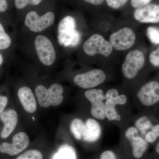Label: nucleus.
Instances as JSON below:
<instances>
[{"label":"nucleus","instance_id":"1","mask_svg":"<svg viewBox=\"0 0 159 159\" xmlns=\"http://www.w3.org/2000/svg\"><path fill=\"white\" fill-rule=\"evenodd\" d=\"M75 19L68 16L60 22L57 29V40L61 46L65 48L75 47L80 41V34L76 29Z\"/></svg>","mask_w":159,"mask_h":159},{"label":"nucleus","instance_id":"2","mask_svg":"<svg viewBox=\"0 0 159 159\" xmlns=\"http://www.w3.org/2000/svg\"><path fill=\"white\" fill-rule=\"evenodd\" d=\"M64 89L60 84H54L47 89L42 85H39L35 89L38 102L40 106L48 108L51 106H57L63 100Z\"/></svg>","mask_w":159,"mask_h":159},{"label":"nucleus","instance_id":"3","mask_svg":"<svg viewBox=\"0 0 159 159\" xmlns=\"http://www.w3.org/2000/svg\"><path fill=\"white\" fill-rule=\"evenodd\" d=\"M145 63V56L142 51L138 50L130 51L126 55L122 63V74L127 79H134L142 70Z\"/></svg>","mask_w":159,"mask_h":159},{"label":"nucleus","instance_id":"4","mask_svg":"<svg viewBox=\"0 0 159 159\" xmlns=\"http://www.w3.org/2000/svg\"><path fill=\"white\" fill-rule=\"evenodd\" d=\"M83 51L87 55L93 56L97 54L107 57L113 51L112 46L109 42L99 34H94L85 41Z\"/></svg>","mask_w":159,"mask_h":159},{"label":"nucleus","instance_id":"5","mask_svg":"<svg viewBox=\"0 0 159 159\" xmlns=\"http://www.w3.org/2000/svg\"><path fill=\"white\" fill-rule=\"evenodd\" d=\"M84 96L90 102L92 116L99 121L105 120V97L103 90L101 89H89L86 91Z\"/></svg>","mask_w":159,"mask_h":159},{"label":"nucleus","instance_id":"6","mask_svg":"<svg viewBox=\"0 0 159 159\" xmlns=\"http://www.w3.org/2000/svg\"><path fill=\"white\" fill-rule=\"evenodd\" d=\"M34 45L41 62L45 66L52 65L56 59V54L51 41L44 35H38L34 40Z\"/></svg>","mask_w":159,"mask_h":159},{"label":"nucleus","instance_id":"7","mask_svg":"<svg viewBox=\"0 0 159 159\" xmlns=\"http://www.w3.org/2000/svg\"><path fill=\"white\" fill-rule=\"evenodd\" d=\"M55 21L53 12L49 11L39 16L37 12L31 11L26 16L25 25L33 32H40L51 27Z\"/></svg>","mask_w":159,"mask_h":159},{"label":"nucleus","instance_id":"8","mask_svg":"<svg viewBox=\"0 0 159 159\" xmlns=\"http://www.w3.org/2000/svg\"><path fill=\"white\" fill-rule=\"evenodd\" d=\"M136 39V34L133 30L124 27L111 34L109 42L116 50L124 51L130 48L135 43Z\"/></svg>","mask_w":159,"mask_h":159},{"label":"nucleus","instance_id":"9","mask_svg":"<svg viewBox=\"0 0 159 159\" xmlns=\"http://www.w3.org/2000/svg\"><path fill=\"white\" fill-rule=\"evenodd\" d=\"M105 73L100 69H94L85 73L77 74L74 78L75 84L84 89H92L97 87L105 81Z\"/></svg>","mask_w":159,"mask_h":159},{"label":"nucleus","instance_id":"10","mask_svg":"<svg viewBox=\"0 0 159 159\" xmlns=\"http://www.w3.org/2000/svg\"><path fill=\"white\" fill-rule=\"evenodd\" d=\"M124 135L125 139L130 142L134 157L141 158L148 149V143L139 134L136 127L132 123L125 128Z\"/></svg>","mask_w":159,"mask_h":159},{"label":"nucleus","instance_id":"11","mask_svg":"<svg viewBox=\"0 0 159 159\" xmlns=\"http://www.w3.org/2000/svg\"><path fill=\"white\" fill-rule=\"evenodd\" d=\"M139 102L145 107H151L159 102V82L151 81L142 86L137 94Z\"/></svg>","mask_w":159,"mask_h":159},{"label":"nucleus","instance_id":"12","mask_svg":"<svg viewBox=\"0 0 159 159\" xmlns=\"http://www.w3.org/2000/svg\"><path fill=\"white\" fill-rule=\"evenodd\" d=\"M29 139L25 133H18L12 138L11 143L3 142L0 145V152L11 156L16 155L29 146Z\"/></svg>","mask_w":159,"mask_h":159},{"label":"nucleus","instance_id":"13","mask_svg":"<svg viewBox=\"0 0 159 159\" xmlns=\"http://www.w3.org/2000/svg\"><path fill=\"white\" fill-rule=\"evenodd\" d=\"M134 18L142 23H159V5L148 4L134 11Z\"/></svg>","mask_w":159,"mask_h":159},{"label":"nucleus","instance_id":"14","mask_svg":"<svg viewBox=\"0 0 159 159\" xmlns=\"http://www.w3.org/2000/svg\"><path fill=\"white\" fill-rule=\"evenodd\" d=\"M102 133V127L98 120L89 118L84 122L82 139L88 143H93L99 140Z\"/></svg>","mask_w":159,"mask_h":159},{"label":"nucleus","instance_id":"15","mask_svg":"<svg viewBox=\"0 0 159 159\" xmlns=\"http://www.w3.org/2000/svg\"><path fill=\"white\" fill-rule=\"evenodd\" d=\"M0 119L4 124L1 132V137L2 139H6L11 134L17 125V112L13 109L5 111L0 115Z\"/></svg>","mask_w":159,"mask_h":159},{"label":"nucleus","instance_id":"16","mask_svg":"<svg viewBox=\"0 0 159 159\" xmlns=\"http://www.w3.org/2000/svg\"><path fill=\"white\" fill-rule=\"evenodd\" d=\"M18 97L24 109L29 113H33L37 109V103L34 93L28 87L20 88L18 90Z\"/></svg>","mask_w":159,"mask_h":159},{"label":"nucleus","instance_id":"17","mask_svg":"<svg viewBox=\"0 0 159 159\" xmlns=\"http://www.w3.org/2000/svg\"><path fill=\"white\" fill-rule=\"evenodd\" d=\"M105 101L116 106H123L127 103L128 98L124 94L119 93L116 89H109L105 93Z\"/></svg>","mask_w":159,"mask_h":159},{"label":"nucleus","instance_id":"18","mask_svg":"<svg viewBox=\"0 0 159 159\" xmlns=\"http://www.w3.org/2000/svg\"><path fill=\"white\" fill-rule=\"evenodd\" d=\"M84 125V122L81 119L78 118L74 119L71 121L70 124V130L73 136L76 140L82 139Z\"/></svg>","mask_w":159,"mask_h":159},{"label":"nucleus","instance_id":"19","mask_svg":"<svg viewBox=\"0 0 159 159\" xmlns=\"http://www.w3.org/2000/svg\"><path fill=\"white\" fill-rule=\"evenodd\" d=\"M106 119L109 122H119L121 116L117 109L118 106L105 102Z\"/></svg>","mask_w":159,"mask_h":159},{"label":"nucleus","instance_id":"20","mask_svg":"<svg viewBox=\"0 0 159 159\" xmlns=\"http://www.w3.org/2000/svg\"><path fill=\"white\" fill-rule=\"evenodd\" d=\"M53 159H77V157L74 148L65 145L61 147Z\"/></svg>","mask_w":159,"mask_h":159},{"label":"nucleus","instance_id":"21","mask_svg":"<svg viewBox=\"0 0 159 159\" xmlns=\"http://www.w3.org/2000/svg\"><path fill=\"white\" fill-rule=\"evenodd\" d=\"M11 43V37L6 33L2 25L0 23V50L9 48Z\"/></svg>","mask_w":159,"mask_h":159},{"label":"nucleus","instance_id":"22","mask_svg":"<svg viewBox=\"0 0 159 159\" xmlns=\"http://www.w3.org/2000/svg\"><path fill=\"white\" fill-rule=\"evenodd\" d=\"M146 33L151 42L154 44H159V29L156 27H148Z\"/></svg>","mask_w":159,"mask_h":159},{"label":"nucleus","instance_id":"23","mask_svg":"<svg viewBox=\"0 0 159 159\" xmlns=\"http://www.w3.org/2000/svg\"><path fill=\"white\" fill-rule=\"evenodd\" d=\"M16 159H43V156L39 151L30 150L22 154Z\"/></svg>","mask_w":159,"mask_h":159},{"label":"nucleus","instance_id":"24","mask_svg":"<svg viewBox=\"0 0 159 159\" xmlns=\"http://www.w3.org/2000/svg\"><path fill=\"white\" fill-rule=\"evenodd\" d=\"M109 7L113 9H119L125 6L128 0H106Z\"/></svg>","mask_w":159,"mask_h":159},{"label":"nucleus","instance_id":"25","mask_svg":"<svg viewBox=\"0 0 159 159\" xmlns=\"http://www.w3.org/2000/svg\"><path fill=\"white\" fill-rule=\"evenodd\" d=\"M149 60L152 65L159 67V47L149 54Z\"/></svg>","mask_w":159,"mask_h":159},{"label":"nucleus","instance_id":"26","mask_svg":"<svg viewBox=\"0 0 159 159\" xmlns=\"http://www.w3.org/2000/svg\"><path fill=\"white\" fill-rule=\"evenodd\" d=\"M152 0H130L131 5L134 8H140L148 5Z\"/></svg>","mask_w":159,"mask_h":159},{"label":"nucleus","instance_id":"27","mask_svg":"<svg viewBox=\"0 0 159 159\" xmlns=\"http://www.w3.org/2000/svg\"><path fill=\"white\" fill-rule=\"evenodd\" d=\"M158 137L152 131L151 129L148 131L144 136V139L148 143H153L156 141Z\"/></svg>","mask_w":159,"mask_h":159},{"label":"nucleus","instance_id":"28","mask_svg":"<svg viewBox=\"0 0 159 159\" xmlns=\"http://www.w3.org/2000/svg\"><path fill=\"white\" fill-rule=\"evenodd\" d=\"M100 159H117L116 154L111 150H106L100 155Z\"/></svg>","mask_w":159,"mask_h":159},{"label":"nucleus","instance_id":"29","mask_svg":"<svg viewBox=\"0 0 159 159\" xmlns=\"http://www.w3.org/2000/svg\"><path fill=\"white\" fill-rule=\"evenodd\" d=\"M29 4V0H15V6L18 9H24Z\"/></svg>","mask_w":159,"mask_h":159},{"label":"nucleus","instance_id":"30","mask_svg":"<svg viewBox=\"0 0 159 159\" xmlns=\"http://www.w3.org/2000/svg\"><path fill=\"white\" fill-rule=\"evenodd\" d=\"M8 98L5 96H0V115L3 112L8 103Z\"/></svg>","mask_w":159,"mask_h":159},{"label":"nucleus","instance_id":"31","mask_svg":"<svg viewBox=\"0 0 159 159\" xmlns=\"http://www.w3.org/2000/svg\"><path fill=\"white\" fill-rule=\"evenodd\" d=\"M8 8V3L6 0H0V12L6 11Z\"/></svg>","mask_w":159,"mask_h":159},{"label":"nucleus","instance_id":"32","mask_svg":"<svg viewBox=\"0 0 159 159\" xmlns=\"http://www.w3.org/2000/svg\"><path fill=\"white\" fill-rule=\"evenodd\" d=\"M84 1L91 5H94V6H99L102 5L104 2V0H84Z\"/></svg>","mask_w":159,"mask_h":159},{"label":"nucleus","instance_id":"33","mask_svg":"<svg viewBox=\"0 0 159 159\" xmlns=\"http://www.w3.org/2000/svg\"><path fill=\"white\" fill-rule=\"evenodd\" d=\"M151 130L158 138L159 137V124L152 125Z\"/></svg>","mask_w":159,"mask_h":159},{"label":"nucleus","instance_id":"34","mask_svg":"<svg viewBox=\"0 0 159 159\" xmlns=\"http://www.w3.org/2000/svg\"><path fill=\"white\" fill-rule=\"evenodd\" d=\"M42 1V0H29V4L33 6H36L40 4Z\"/></svg>","mask_w":159,"mask_h":159},{"label":"nucleus","instance_id":"35","mask_svg":"<svg viewBox=\"0 0 159 159\" xmlns=\"http://www.w3.org/2000/svg\"><path fill=\"white\" fill-rule=\"evenodd\" d=\"M3 61H4V59H3L2 55L0 54V67H1V66L2 64Z\"/></svg>","mask_w":159,"mask_h":159},{"label":"nucleus","instance_id":"36","mask_svg":"<svg viewBox=\"0 0 159 159\" xmlns=\"http://www.w3.org/2000/svg\"><path fill=\"white\" fill-rule=\"evenodd\" d=\"M156 151L157 153L159 155V142H158L156 147Z\"/></svg>","mask_w":159,"mask_h":159},{"label":"nucleus","instance_id":"37","mask_svg":"<svg viewBox=\"0 0 159 159\" xmlns=\"http://www.w3.org/2000/svg\"><path fill=\"white\" fill-rule=\"evenodd\" d=\"M32 119H33V121H34V117H32Z\"/></svg>","mask_w":159,"mask_h":159}]
</instances>
